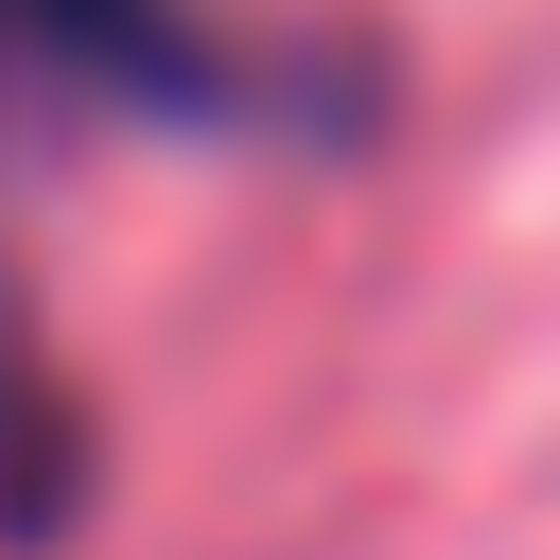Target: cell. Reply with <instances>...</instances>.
<instances>
[{
	"label": "cell",
	"instance_id": "obj_1",
	"mask_svg": "<svg viewBox=\"0 0 560 560\" xmlns=\"http://www.w3.org/2000/svg\"><path fill=\"white\" fill-rule=\"evenodd\" d=\"M0 122H315L210 0H0Z\"/></svg>",
	"mask_w": 560,
	"mask_h": 560
},
{
	"label": "cell",
	"instance_id": "obj_2",
	"mask_svg": "<svg viewBox=\"0 0 560 560\" xmlns=\"http://www.w3.org/2000/svg\"><path fill=\"white\" fill-rule=\"evenodd\" d=\"M70 508H88V402H70V368L35 350V315L0 280V542H52Z\"/></svg>",
	"mask_w": 560,
	"mask_h": 560
}]
</instances>
